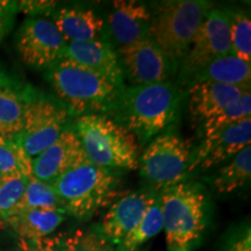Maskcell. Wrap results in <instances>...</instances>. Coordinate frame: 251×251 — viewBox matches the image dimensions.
<instances>
[{
    "label": "cell",
    "mask_w": 251,
    "mask_h": 251,
    "mask_svg": "<svg viewBox=\"0 0 251 251\" xmlns=\"http://www.w3.org/2000/svg\"><path fill=\"white\" fill-rule=\"evenodd\" d=\"M251 118V91L240 97L233 105L224 109L215 117L209 118L203 125V141L201 144L208 143L218 136L222 130L237 122Z\"/></svg>",
    "instance_id": "25"
},
{
    "label": "cell",
    "mask_w": 251,
    "mask_h": 251,
    "mask_svg": "<svg viewBox=\"0 0 251 251\" xmlns=\"http://www.w3.org/2000/svg\"><path fill=\"white\" fill-rule=\"evenodd\" d=\"M163 229V216L161 209V194L156 201L149 207L148 211L140 220V222L129 231L115 251H136L139 248L155 237Z\"/></svg>",
    "instance_id": "23"
},
{
    "label": "cell",
    "mask_w": 251,
    "mask_h": 251,
    "mask_svg": "<svg viewBox=\"0 0 251 251\" xmlns=\"http://www.w3.org/2000/svg\"><path fill=\"white\" fill-rule=\"evenodd\" d=\"M250 143L251 118L226 128L211 142L200 144L188 174L196 169L207 170L226 159L233 158L241 150L250 147Z\"/></svg>",
    "instance_id": "15"
},
{
    "label": "cell",
    "mask_w": 251,
    "mask_h": 251,
    "mask_svg": "<svg viewBox=\"0 0 251 251\" xmlns=\"http://www.w3.org/2000/svg\"><path fill=\"white\" fill-rule=\"evenodd\" d=\"M72 129L93 164L109 170L139 169V141L113 119L101 114L80 115Z\"/></svg>",
    "instance_id": "2"
},
{
    "label": "cell",
    "mask_w": 251,
    "mask_h": 251,
    "mask_svg": "<svg viewBox=\"0 0 251 251\" xmlns=\"http://www.w3.org/2000/svg\"><path fill=\"white\" fill-rule=\"evenodd\" d=\"M231 54L230 18L228 12L212 8L200 25L190 49L181 59V77L186 80L198 70Z\"/></svg>",
    "instance_id": "9"
},
{
    "label": "cell",
    "mask_w": 251,
    "mask_h": 251,
    "mask_svg": "<svg viewBox=\"0 0 251 251\" xmlns=\"http://www.w3.org/2000/svg\"><path fill=\"white\" fill-rule=\"evenodd\" d=\"M57 1L50 0H24L18 1V11L29 15L30 18H40V15L54 14Z\"/></svg>",
    "instance_id": "31"
},
{
    "label": "cell",
    "mask_w": 251,
    "mask_h": 251,
    "mask_svg": "<svg viewBox=\"0 0 251 251\" xmlns=\"http://www.w3.org/2000/svg\"><path fill=\"white\" fill-rule=\"evenodd\" d=\"M64 220L65 215L56 211L23 209L9 218L6 225L13 229L21 240L34 241L52 235Z\"/></svg>",
    "instance_id": "20"
},
{
    "label": "cell",
    "mask_w": 251,
    "mask_h": 251,
    "mask_svg": "<svg viewBox=\"0 0 251 251\" xmlns=\"http://www.w3.org/2000/svg\"><path fill=\"white\" fill-rule=\"evenodd\" d=\"M27 177L21 174L0 176V220L5 225L18 212L26 188Z\"/></svg>",
    "instance_id": "26"
},
{
    "label": "cell",
    "mask_w": 251,
    "mask_h": 251,
    "mask_svg": "<svg viewBox=\"0 0 251 251\" xmlns=\"http://www.w3.org/2000/svg\"><path fill=\"white\" fill-rule=\"evenodd\" d=\"M118 184L114 171L93 164L84 155L51 185L64 206L65 214L87 219L108 203Z\"/></svg>",
    "instance_id": "4"
},
{
    "label": "cell",
    "mask_w": 251,
    "mask_h": 251,
    "mask_svg": "<svg viewBox=\"0 0 251 251\" xmlns=\"http://www.w3.org/2000/svg\"><path fill=\"white\" fill-rule=\"evenodd\" d=\"M191 85L199 81H214L233 86H247L251 81V64L233 54L216 58L187 79Z\"/></svg>",
    "instance_id": "19"
},
{
    "label": "cell",
    "mask_w": 251,
    "mask_h": 251,
    "mask_svg": "<svg viewBox=\"0 0 251 251\" xmlns=\"http://www.w3.org/2000/svg\"><path fill=\"white\" fill-rule=\"evenodd\" d=\"M178 90L170 81L125 87L107 113L141 143L151 140L176 119Z\"/></svg>",
    "instance_id": "1"
},
{
    "label": "cell",
    "mask_w": 251,
    "mask_h": 251,
    "mask_svg": "<svg viewBox=\"0 0 251 251\" xmlns=\"http://www.w3.org/2000/svg\"><path fill=\"white\" fill-rule=\"evenodd\" d=\"M47 70L48 80L71 114L107 113L121 92L111 81L69 59H58Z\"/></svg>",
    "instance_id": "3"
},
{
    "label": "cell",
    "mask_w": 251,
    "mask_h": 251,
    "mask_svg": "<svg viewBox=\"0 0 251 251\" xmlns=\"http://www.w3.org/2000/svg\"><path fill=\"white\" fill-rule=\"evenodd\" d=\"M151 13L147 6L134 0L113 1L108 26L113 39L121 46L148 39Z\"/></svg>",
    "instance_id": "16"
},
{
    "label": "cell",
    "mask_w": 251,
    "mask_h": 251,
    "mask_svg": "<svg viewBox=\"0 0 251 251\" xmlns=\"http://www.w3.org/2000/svg\"><path fill=\"white\" fill-rule=\"evenodd\" d=\"M28 96L0 76V137L13 139L23 129Z\"/></svg>",
    "instance_id": "21"
},
{
    "label": "cell",
    "mask_w": 251,
    "mask_h": 251,
    "mask_svg": "<svg viewBox=\"0 0 251 251\" xmlns=\"http://www.w3.org/2000/svg\"><path fill=\"white\" fill-rule=\"evenodd\" d=\"M64 251H115L114 246L96 229H78L65 237Z\"/></svg>",
    "instance_id": "29"
},
{
    "label": "cell",
    "mask_w": 251,
    "mask_h": 251,
    "mask_svg": "<svg viewBox=\"0 0 251 251\" xmlns=\"http://www.w3.org/2000/svg\"><path fill=\"white\" fill-rule=\"evenodd\" d=\"M65 45L55 24L46 18H28L18 30V52L31 68L48 69L62 58Z\"/></svg>",
    "instance_id": "10"
},
{
    "label": "cell",
    "mask_w": 251,
    "mask_h": 251,
    "mask_svg": "<svg viewBox=\"0 0 251 251\" xmlns=\"http://www.w3.org/2000/svg\"><path fill=\"white\" fill-rule=\"evenodd\" d=\"M52 18L65 43L101 40L103 20L92 9L62 7L56 9Z\"/></svg>",
    "instance_id": "18"
},
{
    "label": "cell",
    "mask_w": 251,
    "mask_h": 251,
    "mask_svg": "<svg viewBox=\"0 0 251 251\" xmlns=\"http://www.w3.org/2000/svg\"><path fill=\"white\" fill-rule=\"evenodd\" d=\"M11 25L12 24H6V23H1V21H0V41L4 39L6 33H7L9 27H11Z\"/></svg>",
    "instance_id": "34"
},
{
    "label": "cell",
    "mask_w": 251,
    "mask_h": 251,
    "mask_svg": "<svg viewBox=\"0 0 251 251\" xmlns=\"http://www.w3.org/2000/svg\"><path fill=\"white\" fill-rule=\"evenodd\" d=\"M118 55L131 86L162 83L170 72V61L149 37L121 46Z\"/></svg>",
    "instance_id": "11"
},
{
    "label": "cell",
    "mask_w": 251,
    "mask_h": 251,
    "mask_svg": "<svg viewBox=\"0 0 251 251\" xmlns=\"http://www.w3.org/2000/svg\"><path fill=\"white\" fill-rule=\"evenodd\" d=\"M224 251H251L250 228L247 227L236 236L231 238Z\"/></svg>",
    "instance_id": "32"
},
{
    "label": "cell",
    "mask_w": 251,
    "mask_h": 251,
    "mask_svg": "<svg viewBox=\"0 0 251 251\" xmlns=\"http://www.w3.org/2000/svg\"><path fill=\"white\" fill-rule=\"evenodd\" d=\"M250 85L233 86L214 81H199L190 86L188 111L193 118L208 120L249 92Z\"/></svg>",
    "instance_id": "17"
},
{
    "label": "cell",
    "mask_w": 251,
    "mask_h": 251,
    "mask_svg": "<svg viewBox=\"0 0 251 251\" xmlns=\"http://www.w3.org/2000/svg\"><path fill=\"white\" fill-rule=\"evenodd\" d=\"M67 235L57 234L40 238V240L19 241L18 251H64Z\"/></svg>",
    "instance_id": "30"
},
{
    "label": "cell",
    "mask_w": 251,
    "mask_h": 251,
    "mask_svg": "<svg viewBox=\"0 0 251 251\" xmlns=\"http://www.w3.org/2000/svg\"><path fill=\"white\" fill-rule=\"evenodd\" d=\"M23 209H48L63 213L65 215L64 206L56 193L51 184L41 181L30 174L27 177L26 188L18 212Z\"/></svg>",
    "instance_id": "24"
},
{
    "label": "cell",
    "mask_w": 251,
    "mask_h": 251,
    "mask_svg": "<svg viewBox=\"0 0 251 251\" xmlns=\"http://www.w3.org/2000/svg\"><path fill=\"white\" fill-rule=\"evenodd\" d=\"M192 164V142L174 134L156 137L140 156L141 176L155 187L165 190L184 181Z\"/></svg>",
    "instance_id": "7"
},
{
    "label": "cell",
    "mask_w": 251,
    "mask_h": 251,
    "mask_svg": "<svg viewBox=\"0 0 251 251\" xmlns=\"http://www.w3.org/2000/svg\"><path fill=\"white\" fill-rule=\"evenodd\" d=\"M62 58L79 64L111 81L119 90L125 89V77L118 52L108 42L85 41L67 43Z\"/></svg>",
    "instance_id": "13"
},
{
    "label": "cell",
    "mask_w": 251,
    "mask_h": 251,
    "mask_svg": "<svg viewBox=\"0 0 251 251\" xmlns=\"http://www.w3.org/2000/svg\"><path fill=\"white\" fill-rule=\"evenodd\" d=\"M18 12V1L0 0V21L1 23L12 24Z\"/></svg>",
    "instance_id": "33"
},
{
    "label": "cell",
    "mask_w": 251,
    "mask_h": 251,
    "mask_svg": "<svg viewBox=\"0 0 251 251\" xmlns=\"http://www.w3.org/2000/svg\"><path fill=\"white\" fill-rule=\"evenodd\" d=\"M163 229L170 251L188 250L205 228L206 197L202 188L181 181L161 191Z\"/></svg>",
    "instance_id": "6"
},
{
    "label": "cell",
    "mask_w": 251,
    "mask_h": 251,
    "mask_svg": "<svg viewBox=\"0 0 251 251\" xmlns=\"http://www.w3.org/2000/svg\"><path fill=\"white\" fill-rule=\"evenodd\" d=\"M161 192H133L126 194L109 207L98 230L117 247L143 218Z\"/></svg>",
    "instance_id": "12"
},
{
    "label": "cell",
    "mask_w": 251,
    "mask_h": 251,
    "mask_svg": "<svg viewBox=\"0 0 251 251\" xmlns=\"http://www.w3.org/2000/svg\"><path fill=\"white\" fill-rule=\"evenodd\" d=\"M4 225H5L4 222H2L1 220H0V229H1V228H4Z\"/></svg>",
    "instance_id": "35"
},
{
    "label": "cell",
    "mask_w": 251,
    "mask_h": 251,
    "mask_svg": "<svg viewBox=\"0 0 251 251\" xmlns=\"http://www.w3.org/2000/svg\"><path fill=\"white\" fill-rule=\"evenodd\" d=\"M231 54L251 64V21L243 12L229 13Z\"/></svg>",
    "instance_id": "27"
},
{
    "label": "cell",
    "mask_w": 251,
    "mask_h": 251,
    "mask_svg": "<svg viewBox=\"0 0 251 251\" xmlns=\"http://www.w3.org/2000/svg\"><path fill=\"white\" fill-rule=\"evenodd\" d=\"M250 177L251 147H247L235 155L230 163L220 169L213 179V185L218 193L228 194L247 185Z\"/></svg>",
    "instance_id": "22"
},
{
    "label": "cell",
    "mask_w": 251,
    "mask_h": 251,
    "mask_svg": "<svg viewBox=\"0 0 251 251\" xmlns=\"http://www.w3.org/2000/svg\"><path fill=\"white\" fill-rule=\"evenodd\" d=\"M175 251H187V250H175Z\"/></svg>",
    "instance_id": "36"
},
{
    "label": "cell",
    "mask_w": 251,
    "mask_h": 251,
    "mask_svg": "<svg viewBox=\"0 0 251 251\" xmlns=\"http://www.w3.org/2000/svg\"><path fill=\"white\" fill-rule=\"evenodd\" d=\"M211 9V2L202 0L163 1L151 15L149 39L156 43L171 64L181 62Z\"/></svg>",
    "instance_id": "5"
},
{
    "label": "cell",
    "mask_w": 251,
    "mask_h": 251,
    "mask_svg": "<svg viewBox=\"0 0 251 251\" xmlns=\"http://www.w3.org/2000/svg\"><path fill=\"white\" fill-rule=\"evenodd\" d=\"M84 155L76 133L72 128H65L51 146L31 158V174L41 181L52 184Z\"/></svg>",
    "instance_id": "14"
},
{
    "label": "cell",
    "mask_w": 251,
    "mask_h": 251,
    "mask_svg": "<svg viewBox=\"0 0 251 251\" xmlns=\"http://www.w3.org/2000/svg\"><path fill=\"white\" fill-rule=\"evenodd\" d=\"M31 174V158L13 139L0 137V176Z\"/></svg>",
    "instance_id": "28"
},
{
    "label": "cell",
    "mask_w": 251,
    "mask_h": 251,
    "mask_svg": "<svg viewBox=\"0 0 251 251\" xmlns=\"http://www.w3.org/2000/svg\"><path fill=\"white\" fill-rule=\"evenodd\" d=\"M68 109L52 100L30 93L25 113L24 127L13 141L30 158L51 146L65 129Z\"/></svg>",
    "instance_id": "8"
}]
</instances>
